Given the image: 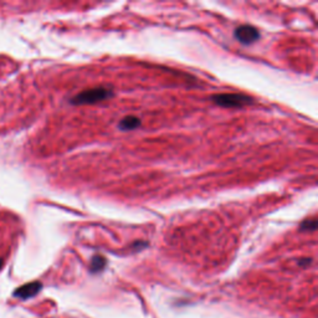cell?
Masks as SVG:
<instances>
[{
    "label": "cell",
    "mask_w": 318,
    "mask_h": 318,
    "mask_svg": "<svg viewBox=\"0 0 318 318\" xmlns=\"http://www.w3.org/2000/svg\"><path fill=\"white\" fill-rule=\"evenodd\" d=\"M113 96L112 90L105 87L91 88V90H85L80 92L78 95L71 98V104L73 105H95L98 102L105 101V100L111 98Z\"/></svg>",
    "instance_id": "obj_1"
},
{
    "label": "cell",
    "mask_w": 318,
    "mask_h": 318,
    "mask_svg": "<svg viewBox=\"0 0 318 318\" xmlns=\"http://www.w3.org/2000/svg\"><path fill=\"white\" fill-rule=\"evenodd\" d=\"M3 265H4V261H3V259H0V269L3 267Z\"/></svg>",
    "instance_id": "obj_8"
},
{
    "label": "cell",
    "mask_w": 318,
    "mask_h": 318,
    "mask_svg": "<svg viewBox=\"0 0 318 318\" xmlns=\"http://www.w3.org/2000/svg\"><path fill=\"white\" fill-rule=\"evenodd\" d=\"M235 37L239 43L244 44V45H250V44H254L255 41L260 39V32L255 26L251 25H241L236 28V30L234 32Z\"/></svg>",
    "instance_id": "obj_3"
},
{
    "label": "cell",
    "mask_w": 318,
    "mask_h": 318,
    "mask_svg": "<svg viewBox=\"0 0 318 318\" xmlns=\"http://www.w3.org/2000/svg\"><path fill=\"white\" fill-rule=\"evenodd\" d=\"M41 287H43V285H41L40 282H37V281L30 282V284L23 285V286H20L17 290H15L14 296L17 297V299H23V300L30 299V297H34L35 294L39 293Z\"/></svg>",
    "instance_id": "obj_4"
},
{
    "label": "cell",
    "mask_w": 318,
    "mask_h": 318,
    "mask_svg": "<svg viewBox=\"0 0 318 318\" xmlns=\"http://www.w3.org/2000/svg\"><path fill=\"white\" fill-rule=\"evenodd\" d=\"M141 126V120L135 116H127L120 122L118 127L122 131H132Z\"/></svg>",
    "instance_id": "obj_5"
},
{
    "label": "cell",
    "mask_w": 318,
    "mask_h": 318,
    "mask_svg": "<svg viewBox=\"0 0 318 318\" xmlns=\"http://www.w3.org/2000/svg\"><path fill=\"white\" fill-rule=\"evenodd\" d=\"M105 265H106V259L104 256L100 255L93 256L92 261H91V271H92V272H98V271L104 269Z\"/></svg>",
    "instance_id": "obj_6"
},
{
    "label": "cell",
    "mask_w": 318,
    "mask_h": 318,
    "mask_svg": "<svg viewBox=\"0 0 318 318\" xmlns=\"http://www.w3.org/2000/svg\"><path fill=\"white\" fill-rule=\"evenodd\" d=\"M317 228V220L316 219H307L305 220L300 226L301 231H314Z\"/></svg>",
    "instance_id": "obj_7"
},
{
    "label": "cell",
    "mask_w": 318,
    "mask_h": 318,
    "mask_svg": "<svg viewBox=\"0 0 318 318\" xmlns=\"http://www.w3.org/2000/svg\"><path fill=\"white\" fill-rule=\"evenodd\" d=\"M214 104L225 108H240L251 104V97L243 95V93H217L211 97Z\"/></svg>",
    "instance_id": "obj_2"
}]
</instances>
